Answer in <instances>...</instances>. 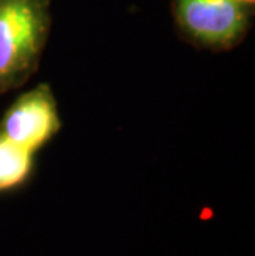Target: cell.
I'll return each instance as SVG.
<instances>
[{"instance_id": "cell-1", "label": "cell", "mask_w": 255, "mask_h": 256, "mask_svg": "<svg viewBox=\"0 0 255 256\" xmlns=\"http://www.w3.org/2000/svg\"><path fill=\"white\" fill-rule=\"evenodd\" d=\"M50 28V0H0V94L39 70Z\"/></svg>"}, {"instance_id": "cell-2", "label": "cell", "mask_w": 255, "mask_h": 256, "mask_svg": "<svg viewBox=\"0 0 255 256\" xmlns=\"http://www.w3.org/2000/svg\"><path fill=\"white\" fill-rule=\"evenodd\" d=\"M179 34L194 46L229 52L245 38L253 5L245 0H172Z\"/></svg>"}, {"instance_id": "cell-3", "label": "cell", "mask_w": 255, "mask_h": 256, "mask_svg": "<svg viewBox=\"0 0 255 256\" xmlns=\"http://www.w3.org/2000/svg\"><path fill=\"white\" fill-rule=\"evenodd\" d=\"M60 129L57 100L47 83L20 94L0 119V136L34 154L50 142Z\"/></svg>"}, {"instance_id": "cell-4", "label": "cell", "mask_w": 255, "mask_h": 256, "mask_svg": "<svg viewBox=\"0 0 255 256\" xmlns=\"http://www.w3.org/2000/svg\"><path fill=\"white\" fill-rule=\"evenodd\" d=\"M34 152L0 136V194L22 187L34 172Z\"/></svg>"}, {"instance_id": "cell-5", "label": "cell", "mask_w": 255, "mask_h": 256, "mask_svg": "<svg viewBox=\"0 0 255 256\" xmlns=\"http://www.w3.org/2000/svg\"><path fill=\"white\" fill-rule=\"evenodd\" d=\"M245 2H248V4H252V5H253V2H255V0H245Z\"/></svg>"}]
</instances>
